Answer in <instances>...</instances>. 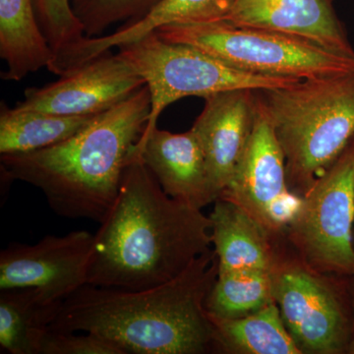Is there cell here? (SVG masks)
Listing matches in <instances>:
<instances>
[{
    "label": "cell",
    "instance_id": "1",
    "mask_svg": "<svg viewBox=\"0 0 354 354\" xmlns=\"http://www.w3.org/2000/svg\"><path fill=\"white\" fill-rule=\"evenodd\" d=\"M211 227L202 209L162 190L133 148L118 197L95 234L87 285L140 290L171 281L211 250Z\"/></svg>",
    "mask_w": 354,
    "mask_h": 354
},
{
    "label": "cell",
    "instance_id": "2",
    "mask_svg": "<svg viewBox=\"0 0 354 354\" xmlns=\"http://www.w3.org/2000/svg\"><path fill=\"white\" fill-rule=\"evenodd\" d=\"M214 249L176 279L122 290L85 285L62 302L48 329L92 333L124 354L218 353L206 299L218 277Z\"/></svg>",
    "mask_w": 354,
    "mask_h": 354
},
{
    "label": "cell",
    "instance_id": "3",
    "mask_svg": "<svg viewBox=\"0 0 354 354\" xmlns=\"http://www.w3.org/2000/svg\"><path fill=\"white\" fill-rule=\"evenodd\" d=\"M150 111V91L144 86L57 145L0 156L1 176L38 188L58 216L101 223Z\"/></svg>",
    "mask_w": 354,
    "mask_h": 354
},
{
    "label": "cell",
    "instance_id": "4",
    "mask_svg": "<svg viewBox=\"0 0 354 354\" xmlns=\"http://www.w3.org/2000/svg\"><path fill=\"white\" fill-rule=\"evenodd\" d=\"M301 198L354 138V71L256 90Z\"/></svg>",
    "mask_w": 354,
    "mask_h": 354
},
{
    "label": "cell",
    "instance_id": "5",
    "mask_svg": "<svg viewBox=\"0 0 354 354\" xmlns=\"http://www.w3.org/2000/svg\"><path fill=\"white\" fill-rule=\"evenodd\" d=\"M274 295L302 354H348L353 335V279L312 269L279 239Z\"/></svg>",
    "mask_w": 354,
    "mask_h": 354
},
{
    "label": "cell",
    "instance_id": "6",
    "mask_svg": "<svg viewBox=\"0 0 354 354\" xmlns=\"http://www.w3.org/2000/svg\"><path fill=\"white\" fill-rule=\"evenodd\" d=\"M155 32L165 41L194 46L261 75L310 79L354 71V57L281 32L223 21L165 25Z\"/></svg>",
    "mask_w": 354,
    "mask_h": 354
},
{
    "label": "cell",
    "instance_id": "7",
    "mask_svg": "<svg viewBox=\"0 0 354 354\" xmlns=\"http://www.w3.org/2000/svg\"><path fill=\"white\" fill-rule=\"evenodd\" d=\"M118 50L150 91V118L143 132L157 127L162 111L183 97L205 99L227 91L285 87L302 80L244 71L194 46L165 41L155 32Z\"/></svg>",
    "mask_w": 354,
    "mask_h": 354
},
{
    "label": "cell",
    "instance_id": "8",
    "mask_svg": "<svg viewBox=\"0 0 354 354\" xmlns=\"http://www.w3.org/2000/svg\"><path fill=\"white\" fill-rule=\"evenodd\" d=\"M353 232L354 138L301 197L285 236L312 269L354 278Z\"/></svg>",
    "mask_w": 354,
    "mask_h": 354
},
{
    "label": "cell",
    "instance_id": "9",
    "mask_svg": "<svg viewBox=\"0 0 354 354\" xmlns=\"http://www.w3.org/2000/svg\"><path fill=\"white\" fill-rule=\"evenodd\" d=\"M220 198L243 209L277 239L285 236L299 207L301 198L288 189L285 156L258 97L252 134Z\"/></svg>",
    "mask_w": 354,
    "mask_h": 354
},
{
    "label": "cell",
    "instance_id": "10",
    "mask_svg": "<svg viewBox=\"0 0 354 354\" xmlns=\"http://www.w3.org/2000/svg\"><path fill=\"white\" fill-rule=\"evenodd\" d=\"M95 234L75 230L48 235L34 245L13 243L0 253V290L36 288L53 302H64L87 285Z\"/></svg>",
    "mask_w": 354,
    "mask_h": 354
},
{
    "label": "cell",
    "instance_id": "11",
    "mask_svg": "<svg viewBox=\"0 0 354 354\" xmlns=\"http://www.w3.org/2000/svg\"><path fill=\"white\" fill-rule=\"evenodd\" d=\"M59 77L44 87L28 88L15 108L62 115L99 114L146 86L132 65L111 50Z\"/></svg>",
    "mask_w": 354,
    "mask_h": 354
},
{
    "label": "cell",
    "instance_id": "12",
    "mask_svg": "<svg viewBox=\"0 0 354 354\" xmlns=\"http://www.w3.org/2000/svg\"><path fill=\"white\" fill-rule=\"evenodd\" d=\"M202 113L191 127L204 153L215 201L232 180L252 134L256 90L239 88L205 97Z\"/></svg>",
    "mask_w": 354,
    "mask_h": 354
},
{
    "label": "cell",
    "instance_id": "13",
    "mask_svg": "<svg viewBox=\"0 0 354 354\" xmlns=\"http://www.w3.org/2000/svg\"><path fill=\"white\" fill-rule=\"evenodd\" d=\"M334 0H237L223 22L281 32L354 57Z\"/></svg>",
    "mask_w": 354,
    "mask_h": 354
},
{
    "label": "cell",
    "instance_id": "14",
    "mask_svg": "<svg viewBox=\"0 0 354 354\" xmlns=\"http://www.w3.org/2000/svg\"><path fill=\"white\" fill-rule=\"evenodd\" d=\"M134 148L169 197L199 209L214 204L204 153L192 129L171 133L157 127L142 133Z\"/></svg>",
    "mask_w": 354,
    "mask_h": 354
},
{
    "label": "cell",
    "instance_id": "15",
    "mask_svg": "<svg viewBox=\"0 0 354 354\" xmlns=\"http://www.w3.org/2000/svg\"><path fill=\"white\" fill-rule=\"evenodd\" d=\"M237 0H160L143 17L127 23L113 34L94 38L85 37L55 58L53 72L62 76L76 67L138 41L165 25L181 23H211L225 19Z\"/></svg>",
    "mask_w": 354,
    "mask_h": 354
},
{
    "label": "cell",
    "instance_id": "16",
    "mask_svg": "<svg viewBox=\"0 0 354 354\" xmlns=\"http://www.w3.org/2000/svg\"><path fill=\"white\" fill-rule=\"evenodd\" d=\"M212 246L218 272L236 270L272 271L279 239L272 236L241 208L218 197L209 214Z\"/></svg>",
    "mask_w": 354,
    "mask_h": 354
},
{
    "label": "cell",
    "instance_id": "17",
    "mask_svg": "<svg viewBox=\"0 0 354 354\" xmlns=\"http://www.w3.org/2000/svg\"><path fill=\"white\" fill-rule=\"evenodd\" d=\"M0 57L6 64L1 78L19 82L55 58L44 36L35 0H0Z\"/></svg>",
    "mask_w": 354,
    "mask_h": 354
},
{
    "label": "cell",
    "instance_id": "18",
    "mask_svg": "<svg viewBox=\"0 0 354 354\" xmlns=\"http://www.w3.org/2000/svg\"><path fill=\"white\" fill-rule=\"evenodd\" d=\"M209 316L215 328L218 353L302 354L276 302L239 318Z\"/></svg>",
    "mask_w": 354,
    "mask_h": 354
},
{
    "label": "cell",
    "instance_id": "19",
    "mask_svg": "<svg viewBox=\"0 0 354 354\" xmlns=\"http://www.w3.org/2000/svg\"><path fill=\"white\" fill-rule=\"evenodd\" d=\"M62 304L46 299L36 288L1 290V351L10 354H39L44 333L57 318Z\"/></svg>",
    "mask_w": 354,
    "mask_h": 354
},
{
    "label": "cell",
    "instance_id": "20",
    "mask_svg": "<svg viewBox=\"0 0 354 354\" xmlns=\"http://www.w3.org/2000/svg\"><path fill=\"white\" fill-rule=\"evenodd\" d=\"M100 114V113H99ZM91 115H62L0 106V155L29 153L57 145L95 120Z\"/></svg>",
    "mask_w": 354,
    "mask_h": 354
},
{
    "label": "cell",
    "instance_id": "21",
    "mask_svg": "<svg viewBox=\"0 0 354 354\" xmlns=\"http://www.w3.org/2000/svg\"><path fill=\"white\" fill-rule=\"evenodd\" d=\"M276 302L272 274L264 270L218 272L206 299L209 315L239 318Z\"/></svg>",
    "mask_w": 354,
    "mask_h": 354
},
{
    "label": "cell",
    "instance_id": "22",
    "mask_svg": "<svg viewBox=\"0 0 354 354\" xmlns=\"http://www.w3.org/2000/svg\"><path fill=\"white\" fill-rule=\"evenodd\" d=\"M160 0H71L88 38L102 36L116 23H129L145 16Z\"/></svg>",
    "mask_w": 354,
    "mask_h": 354
},
{
    "label": "cell",
    "instance_id": "23",
    "mask_svg": "<svg viewBox=\"0 0 354 354\" xmlns=\"http://www.w3.org/2000/svg\"><path fill=\"white\" fill-rule=\"evenodd\" d=\"M37 15L55 57L85 38L71 0H35Z\"/></svg>",
    "mask_w": 354,
    "mask_h": 354
},
{
    "label": "cell",
    "instance_id": "24",
    "mask_svg": "<svg viewBox=\"0 0 354 354\" xmlns=\"http://www.w3.org/2000/svg\"><path fill=\"white\" fill-rule=\"evenodd\" d=\"M39 354H124L108 339L92 333H44Z\"/></svg>",
    "mask_w": 354,
    "mask_h": 354
},
{
    "label": "cell",
    "instance_id": "25",
    "mask_svg": "<svg viewBox=\"0 0 354 354\" xmlns=\"http://www.w3.org/2000/svg\"><path fill=\"white\" fill-rule=\"evenodd\" d=\"M353 335L349 346L348 354H354V278L353 279Z\"/></svg>",
    "mask_w": 354,
    "mask_h": 354
},
{
    "label": "cell",
    "instance_id": "26",
    "mask_svg": "<svg viewBox=\"0 0 354 354\" xmlns=\"http://www.w3.org/2000/svg\"><path fill=\"white\" fill-rule=\"evenodd\" d=\"M353 246H354V232H353Z\"/></svg>",
    "mask_w": 354,
    "mask_h": 354
}]
</instances>
